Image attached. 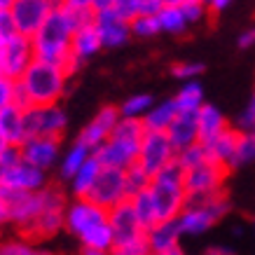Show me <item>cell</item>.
<instances>
[{
    "label": "cell",
    "mask_w": 255,
    "mask_h": 255,
    "mask_svg": "<svg viewBox=\"0 0 255 255\" xmlns=\"http://www.w3.org/2000/svg\"><path fill=\"white\" fill-rule=\"evenodd\" d=\"M68 78L70 73L66 66L35 59L21 78L14 80V103L19 108L61 103L68 89Z\"/></svg>",
    "instance_id": "1"
},
{
    "label": "cell",
    "mask_w": 255,
    "mask_h": 255,
    "mask_svg": "<svg viewBox=\"0 0 255 255\" xmlns=\"http://www.w3.org/2000/svg\"><path fill=\"white\" fill-rule=\"evenodd\" d=\"M75 31H78V16H75V12L56 2L54 12L47 16V21L40 26V31L31 38L35 59L66 66Z\"/></svg>",
    "instance_id": "2"
},
{
    "label": "cell",
    "mask_w": 255,
    "mask_h": 255,
    "mask_svg": "<svg viewBox=\"0 0 255 255\" xmlns=\"http://www.w3.org/2000/svg\"><path fill=\"white\" fill-rule=\"evenodd\" d=\"M143 136H145V127L140 120L120 117L110 138L94 152V157L99 159L103 169H131L133 164L138 162V147Z\"/></svg>",
    "instance_id": "3"
},
{
    "label": "cell",
    "mask_w": 255,
    "mask_h": 255,
    "mask_svg": "<svg viewBox=\"0 0 255 255\" xmlns=\"http://www.w3.org/2000/svg\"><path fill=\"white\" fill-rule=\"evenodd\" d=\"M150 197L157 211V223L159 220H176L180 211L187 204V190H185V171L176 162L169 164L164 171H159L152 183H150Z\"/></svg>",
    "instance_id": "4"
},
{
    "label": "cell",
    "mask_w": 255,
    "mask_h": 255,
    "mask_svg": "<svg viewBox=\"0 0 255 255\" xmlns=\"http://www.w3.org/2000/svg\"><path fill=\"white\" fill-rule=\"evenodd\" d=\"M232 209L227 192H216L209 197H199V199H187L185 209L180 211V216L176 218L180 234L183 237H201L206 234L218 223L223 220Z\"/></svg>",
    "instance_id": "5"
},
{
    "label": "cell",
    "mask_w": 255,
    "mask_h": 255,
    "mask_svg": "<svg viewBox=\"0 0 255 255\" xmlns=\"http://www.w3.org/2000/svg\"><path fill=\"white\" fill-rule=\"evenodd\" d=\"M40 199H42V209H40L35 223L28 227V232L23 234V239L38 241V244L54 239L61 232L66 225V206H68L66 192L54 185H47L45 190H40Z\"/></svg>",
    "instance_id": "6"
},
{
    "label": "cell",
    "mask_w": 255,
    "mask_h": 255,
    "mask_svg": "<svg viewBox=\"0 0 255 255\" xmlns=\"http://www.w3.org/2000/svg\"><path fill=\"white\" fill-rule=\"evenodd\" d=\"M23 124H26V138L45 136V138H63L68 129V115L61 103L52 106H31L23 108Z\"/></svg>",
    "instance_id": "7"
},
{
    "label": "cell",
    "mask_w": 255,
    "mask_h": 255,
    "mask_svg": "<svg viewBox=\"0 0 255 255\" xmlns=\"http://www.w3.org/2000/svg\"><path fill=\"white\" fill-rule=\"evenodd\" d=\"M176 162V150L171 145L169 136L164 131H145L138 147V166L150 178H155L169 164Z\"/></svg>",
    "instance_id": "8"
},
{
    "label": "cell",
    "mask_w": 255,
    "mask_h": 255,
    "mask_svg": "<svg viewBox=\"0 0 255 255\" xmlns=\"http://www.w3.org/2000/svg\"><path fill=\"white\" fill-rule=\"evenodd\" d=\"M108 223V211L101 209L99 204H94L89 199H73L66 206V225L63 230L73 234L78 241H82L89 232H94L96 227Z\"/></svg>",
    "instance_id": "9"
},
{
    "label": "cell",
    "mask_w": 255,
    "mask_h": 255,
    "mask_svg": "<svg viewBox=\"0 0 255 255\" xmlns=\"http://www.w3.org/2000/svg\"><path fill=\"white\" fill-rule=\"evenodd\" d=\"M56 0H14L7 7L12 23L19 35L33 38L40 31V26L47 21V16L54 12Z\"/></svg>",
    "instance_id": "10"
},
{
    "label": "cell",
    "mask_w": 255,
    "mask_h": 255,
    "mask_svg": "<svg viewBox=\"0 0 255 255\" xmlns=\"http://www.w3.org/2000/svg\"><path fill=\"white\" fill-rule=\"evenodd\" d=\"M230 171L216 162H204L194 169L185 171V190L187 199H199V197H209V194L223 192L225 180H227Z\"/></svg>",
    "instance_id": "11"
},
{
    "label": "cell",
    "mask_w": 255,
    "mask_h": 255,
    "mask_svg": "<svg viewBox=\"0 0 255 255\" xmlns=\"http://www.w3.org/2000/svg\"><path fill=\"white\" fill-rule=\"evenodd\" d=\"M87 199L99 204L101 209H115L117 204L127 201V180H124V171L120 169H101L96 183H94L92 192L87 194Z\"/></svg>",
    "instance_id": "12"
},
{
    "label": "cell",
    "mask_w": 255,
    "mask_h": 255,
    "mask_svg": "<svg viewBox=\"0 0 255 255\" xmlns=\"http://www.w3.org/2000/svg\"><path fill=\"white\" fill-rule=\"evenodd\" d=\"M35 61L33 54V42L31 38H23L16 33L14 38H9L7 42H2L0 49V70L2 75L9 80H19L23 75V70Z\"/></svg>",
    "instance_id": "13"
},
{
    "label": "cell",
    "mask_w": 255,
    "mask_h": 255,
    "mask_svg": "<svg viewBox=\"0 0 255 255\" xmlns=\"http://www.w3.org/2000/svg\"><path fill=\"white\" fill-rule=\"evenodd\" d=\"M21 150V159L23 162L33 164L40 171H52L54 166H59L61 159V138H45V136H33L26 138L19 145Z\"/></svg>",
    "instance_id": "14"
},
{
    "label": "cell",
    "mask_w": 255,
    "mask_h": 255,
    "mask_svg": "<svg viewBox=\"0 0 255 255\" xmlns=\"http://www.w3.org/2000/svg\"><path fill=\"white\" fill-rule=\"evenodd\" d=\"M120 117H122L120 115V108H115V106H103V108L82 127L78 140L85 143L92 152H96V150L110 138V133H113V129L117 127Z\"/></svg>",
    "instance_id": "15"
},
{
    "label": "cell",
    "mask_w": 255,
    "mask_h": 255,
    "mask_svg": "<svg viewBox=\"0 0 255 255\" xmlns=\"http://www.w3.org/2000/svg\"><path fill=\"white\" fill-rule=\"evenodd\" d=\"M101 49V40H99V33H96V26L94 23H85V26H78V31L73 35V45H70V56H68V68L70 75H75L82 66L92 61L94 56L99 54Z\"/></svg>",
    "instance_id": "16"
},
{
    "label": "cell",
    "mask_w": 255,
    "mask_h": 255,
    "mask_svg": "<svg viewBox=\"0 0 255 255\" xmlns=\"http://www.w3.org/2000/svg\"><path fill=\"white\" fill-rule=\"evenodd\" d=\"M94 26H96V33H99V40L103 49H115V47H122L131 40V26H129V21L120 19L113 9L96 12Z\"/></svg>",
    "instance_id": "17"
},
{
    "label": "cell",
    "mask_w": 255,
    "mask_h": 255,
    "mask_svg": "<svg viewBox=\"0 0 255 255\" xmlns=\"http://www.w3.org/2000/svg\"><path fill=\"white\" fill-rule=\"evenodd\" d=\"M49 185L47 183V173L45 171L35 169L33 164L28 162H16L7 173V180H5V187L14 190V192H40Z\"/></svg>",
    "instance_id": "18"
},
{
    "label": "cell",
    "mask_w": 255,
    "mask_h": 255,
    "mask_svg": "<svg viewBox=\"0 0 255 255\" xmlns=\"http://www.w3.org/2000/svg\"><path fill=\"white\" fill-rule=\"evenodd\" d=\"M108 223L113 227V234H115V244L117 241H127V239H133V237H140L143 227H140L138 218L133 213L131 209V201L127 199L122 204H117L115 209L108 211Z\"/></svg>",
    "instance_id": "19"
},
{
    "label": "cell",
    "mask_w": 255,
    "mask_h": 255,
    "mask_svg": "<svg viewBox=\"0 0 255 255\" xmlns=\"http://www.w3.org/2000/svg\"><path fill=\"white\" fill-rule=\"evenodd\" d=\"M171 145L176 152L199 143V127H197V113H178L176 120L166 129Z\"/></svg>",
    "instance_id": "20"
},
{
    "label": "cell",
    "mask_w": 255,
    "mask_h": 255,
    "mask_svg": "<svg viewBox=\"0 0 255 255\" xmlns=\"http://www.w3.org/2000/svg\"><path fill=\"white\" fill-rule=\"evenodd\" d=\"M237 140H239V131L234 127H230L220 136H216L209 143H201V145L206 147V155H209L211 162H216L220 166H225L227 171H232L234 155H237Z\"/></svg>",
    "instance_id": "21"
},
{
    "label": "cell",
    "mask_w": 255,
    "mask_h": 255,
    "mask_svg": "<svg viewBox=\"0 0 255 255\" xmlns=\"http://www.w3.org/2000/svg\"><path fill=\"white\" fill-rule=\"evenodd\" d=\"M180 227L176 220H159L150 230H145L147 246L152 253H164V251H173L180 246Z\"/></svg>",
    "instance_id": "22"
},
{
    "label": "cell",
    "mask_w": 255,
    "mask_h": 255,
    "mask_svg": "<svg viewBox=\"0 0 255 255\" xmlns=\"http://www.w3.org/2000/svg\"><path fill=\"white\" fill-rule=\"evenodd\" d=\"M197 127H199V143H209L216 136L230 129L232 124L227 122V117L223 115V110L211 106V103H204L199 110H197Z\"/></svg>",
    "instance_id": "23"
},
{
    "label": "cell",
    "mask_w": 255,
    "mask_h": 255,
    "mask_svg": "<svg viewBox=\"0 0 255 255\" xmlns=\"http://www.w3.org/2000/svg\"><path fill=\"white\" fill-rule=\"evenodd\" d=\"M0 133L7 140V145H21L26 140V124H23V108L16 103L0 110Z\"/></svg>",
    "instance_id": "24"
},
{
    "label": "cell",
    "mask_w": 255,
    "mask_h": 255,
    "mask_svg": "<svg viewBox=\"0 0 255 255\" xmlns=\"http://www.w3.org/2000/svg\"><path fill=\"white\" fill-rule=\"evenodd\" d=\"M94 152L89 150V147L85 145V143H80L78 138L73 140V145L68 147V150H63L61 152V159H59V178L61 180H66V183H70V178L75 176L82 166H85V162L92 157Z\"/></svg>",
    "instance_id": "25"
},
{
    "label": "cell",
    "mask_w": 255,
    "mask_h": 255,
    "mask_svg": "<svg viewBox=\"0 0 255 255\" xmlns=\"http://www.w3.org/2000/svg\"><path fill=\"white\" fill-rule=\"evenodd\" d=\"M178 108H176V101L173 99H164V101H155V106L147 110L145 117L140 120L145 131H164L171 127V122L176 120Z\"/></svg>",
    "instance_id": "26"
},
{
    "label": "cell",
    "mask_w": 255,
    "mask_h": 255,
    "mask_svg": "<svg viewBox=\"0 0 255 255\" xmlns=\"http://www.w3.org/2000/svg\"><path fill=\"white\" fill-rule=\"evenodd\" d=\"M101 169H103V166H101L99 159L94 155L87 159L85 166L70 178V194H73V199H87V194L92 192V187H94V183H96V178H99Z\"/></svg>",
    "instance_id": "27"
},
{
    "label": "cell",
    "mask_w": 255,
    "mask_h": 255,
    "mask_svg": "<svg viewBox=\"0 0 255 255\" xmlns=\"http://www.w3.org/2000/svg\"><path fill=\"white\" fill-rule=\"evenodd\" d=\"M176 101L178 113H197V110L206 103L204 101V87L199 85V80H190V82H183L180 89L173 96Z\"/></svg>",
    "instance_id": "28"
},
{
    "label": "cell",
    "mask_w": 255,
    "mask_h": 255,
    "mask_svg": "<svg viewBox=\"0 0 255 255\" xmlns=\"http://www.w3.org/2000/svg\"><path fill=\"white\" fill-rule=\"evenodd\" d=\"M155 16L157 23H159V33H166V35H183L190 28L180 7H162Z\"/></svg>",
    "instance_id": "29"
},
{
    "label": "cell",
    "mask_w": 255,
    "mask_h": 255,
    "mask_svg": "<svg viewBox=\"0 0 255 255\" xmlns=\"http://www.w3.org/2000/svg\"><path fill=\"white\" fill-rule=\"evenodd\" d=\"M0 255H56V253L45 246H40L38 241L16 237V239L0 241Z\"/></svg>",
    "instance_id": "30"
},
{
    "label": "cell",
    "mask_w": 255,
    "mask_h": 255,
    "mask_svg": "<svg viewBox=\"0 0 255 255\" xmlns=\"http://www.w3.org/2000/svg\"><path fill=\"white\" fill-rule=\"evenodd\" d=\"M129 201H131V209H133V213H136V218H138L143 232L150 230V227L157 223V211H155V204H152V197H150V190L138 192Z\"/></svg>",
    "instance_id": "31"
},
{
    "label": "cell",
    "mask_w": 255,
    "mask_h": 255,
    "mask_svg": "<svg viewBox=\"0 0 255 255\" xmlns=\"http://www.w3.org/2000/svg\"><path fill=\"white\" fill-rule=\"evenodd\" d=\"M155 106V99L152 94H131L127 101H122L120 106V115L129 117V120H143L145 113Z\"/></svg>",
    "instance_id": "32"
},
{
    "label": "cell",
    "mask_w": 255,
    "mask_h": 255,
    "mask_svg": "<svg viewBox=\"0 0 255 255\" xmlns=\"http://www.w3.org/2000/svg\"><path fill=\"white\" fill-rule=\"evenodd\" d=\"M246 164H255V131H239V140H237V155H234V166H246Z\"/></svg>",
    "instance_id": "33"
},
{
    "label": "cell",
    "mask_w": 255,
    "mask_h": 255,
    "mask_svg": "<svg viewBox=\"0 0 255 255\" xmlns=\"http://www.w3.org/2000/svg\"><path fill=\"white\" fill-rule=\"evenodd\" d=\"M131 38H140V40H150L159 35V23H157V16L155 14H138L133 16L131 21Z\"/></svg>",
    "instance_id": "34"
},
{
    "label": "cell",
    "mask_w": 255,
    "mask_h": 255,
    "mask_svg": "<svg viewBox=\"0 0 255 255\" xmlns=\"http://www.w3.org/2000/svg\"><path fill=\"white\" fill-rule=\"evenodd\" d=\"M204 162H209V155H206V147L201 145V143H194V145L176 152V164L183 171H190V169H194V166H199V164H204Z\"/></svg>",
    "instance_id": "35"
},
{
    "label": "cell",
    "mask_w": 255,
    "mask_h": 255,
    "mask_svg": "<svg viewBox=\"0 0 255 255\" xmlns=\"http://www.w3.org/2000/svg\"><path fill=\"white\" fill-rule=\"evenodd\" d=\"M124 180H127V197L129 199L136 197L138 192H145L147 187H150V183H152V178L147 176L138 164H133L131 169L124 171Z\"/></svg>",
    "instance_id": "36"
},
{
    "label": "cell",
    "mask_w": 255,
    "mask_h": 255,
    "mask_svg": "<svg viewBox=\"0 0 255 255\" xmlns=\"http://www.w3.org/2000/svg\"><path fill=\"white\" fill-rule=\"evenodd\" d=\"M150 253L152 251L147 246L145 234L127 239V241H117V244H113V251H110V255H150Z\"/></svg>",
    "instance_id": "37"
},
{
    "label": "cell",
    "mask_w": 255,
    "mask_h": 255,
    "mask_svg": "<svg viewBox=\"0 0 255 255\" xmlns=\"http://www.w3.org/2000/svg\"><path fill=\"white\" fill-rule=\"evenodd\" d=\"M204 73V63L201 61H192V59H185V61H178L171 66V75L180 82H190V80H197Z\"/></svg>",
    "instance_id": "38"
},
{
    "label": "cell",
    "mask_w": 255,
    "mask_h": 255,
    "mask_svg": "<svg viewBox=\"0 0 255 255\" xmlns=\"http://www.w3.org/2000/svg\"><path fill=\"white\" fill-rule=\"evenodd\" d=\"M180 12H183V16H185V21L190 23V26L201 23L211 14L209 7L204 5V0H185V2L180 5Z\"/></svg>",
    "instance_id": "39"
},
{
    "label": "cell",
    "mask_w": 255,
    "mask_h": 255,
    "mask_svg": "<svg viewBox=\"0 0 255 255\" xmlns=\"http://www.w3.org/2000/svg\"><path fill=\"white\" fill-rule=\"evenodd\" d=\"M16 162H21V150L16 145H7L0 152V187H5L9 169H12Z\"/></svg>",
    "instance_id": "40"
},
{
    "label": "cell",
    "mask_w": 255,
    "mask_h": 255,
    "mask_svg": "<svg viewBox=\"0 0 255 255\" xmlns=\"http://www.w3.org/2000/svg\"><path fill=\"white\" fill-rule=\"evenodd\" d=\"M234 129H237V131H241V133L255 131V94L246 101L244 110H241L239 117H237V124H234Z\"/></svg>",
    "instance_id": "41"
},
{
    "label": "cell",
    "mask_w": 255,
    "mask_h": 255,
    "mask_svg": "<svg viewBox=\"0 0 255 255\" xmlns=\"http://www.w3.org/2000/svg\"><path fill=\"white\" fill-rule=\"evenodd\" d=\"M12 103H14V80L2 75L0 78V110L12 106Z\"/></svg>",
    "instance_id": "42"
},
{
    "label": "cell",
    "mask_w": 255,
    "mask_h": 255,
    "mask_svg": "<svg viewBox=\"0 0 255 255\" xmlns=\"http://www.w3.org/2000/svg\"><path fill=\"white\" fill-rule=\"evenodd\" d=\"M14 35H16V28H14V23H12L9 12L7 9H0V45L7 42L9 38H14Z\"/></svg>",
    "instance_id": "43"
},
{
    "label": "cell",
    "mask_w": 255,
    "mask_h": 255,
    "mask_svg": "<svg viewBox=\"0 0 255 255\" xmlns=\"http://www.w3.org/2000/svg\"><path fill=\"white\" fill-rule=\"evenodd\" d=\"M59 5L75 9V12H87V9L96 12V0H59Z\"/></svg>",
    "instance_id": "44"
},
{
    "label": "cell",
    "mask_w": 255,
    "mask_h": 255,
    "mask_svg": "<svg viewBox=\"0 0 255 255\" xmlns=\"http://www.w3.org/2000/svg\"><path fill=\"white\" fill-rule=\"evenodd\" d=\"M239 47L241 49H251V47H255V26H248V28H244V31L239 33Z\"/></svg>",
    "instance_id": "45"
},
{
    "label": "cell",
    "mask_w": 255,
    "mask_h": 255,
    "mask_svg": "<svg viewBox=\"0 0 255 255\" xmlns=\"http://www.w3.org/2000/svg\"><path fill=\"white\" fill-rule=\"evenodd\" d=\"M136 7H138V14H157L162 5L159 0H136Z\"/></svg>",
    "instance_id": "46"
},
{
    "label": "cell",
    "mask_w": 255,
    "mask_h": 255,
    "mask_svg": "<svg viewBox=\"0 0 255 255\" xmlns=\"http://www.w3.org/2000/svg\"><path fill=\"white\" fill-rule=\"evenodd\" d=\"M230 2H232V0H204V5L209 7L211 14H218V12L227 9V7H230Z\"/></svg>",
    "instance_id": "47"
},
{
    "label": "cell",
    "mask_w": 255,
    "mask_h": 255,
    "mask_svg": "<svg viewBox=\"0 0 255 255\" xmlns=\"http://www.w3.org/2000/svg\"><path fill=\"white\" fill-rule=\"evenodd\" d=\"M206 255H234V251L230 246H209Z\"/></svg>",
    "instance_id": "48"
},
{
    "label": "cell",
    "mask_w": 255,
    "mask_h": 255,
    "mask_svg": "<svg viewBox=\"0 0 255 255\" xmlns=\"http://www.w3.org/2000/svg\"><path fill=\"white\" fill-rule=\"evenodd\" d=\"M115 2L117 0H96V12H101V9H110Z\"/></svg>",
    "instance_id": "49"
},
{
    "label": "cell",
    "mask_w": 255,
    "mask_h": 255,
    "mask_svg": "<svg viewBox=\"0 0 255 255\" xmlns=\"http://www.w3.org/2000/svg\"><path fill=\"white\" fill-rule=\"evenodd\" d=\"M185 0H159V5L162 7H180Z\"/></svg>",
    "instance_id": "50"
},
{
    "label": "cell",
    "mask_w": 255,
    "mask_h": 255,
    "mask_svg": "<svg viewBox=\"0 0 255 255\" xmlns=\"http://www.w3.org/2000/svg\"><path fill=\"white\" fill-rule=\"evenodd\" d=\"M80 255H110L108 251H92V248H82Z\"/></svg>",
    "instance_id": "51"
},
{
    "label": "cell",
    "mask_w": 255,
    "mask_h": 255,
    "mask_svg": "<svg viewBox=\"0 0 255 255\" xmlns=\"http://www.w3.org/2000/svg\"><path fill=\"white\" fill-rule=\"evenodd\" d=\"M150 255H185L183 251H180V246L173 248V251H164V253H150Z\"/></svg>",
    "instance_id": "52"
},
{
    "label": "cell",
    "mask_w": 255,
    "mask_h": 255,
    "mask_svg": "<svg viewBox=\"0 0 255 255\" xmlns=\"http://www.w3.org/2000/svg\"><path fill=\"white\" fill-rule=\"evenodd\" d=\"M12 2H14V0H0V9H7Z\"/></svg>",
    "instance_id": "53"
},
{
    "label": "cell",
    "mask_w": 255,
    "mask_h": 255,
    "mask_svg": "<svg viewBox=\"0 0 255 255\" xmlns=\"http://www.w3.org/2000/svg\"><path fill=\"white\" fill-rule=\"evenodd\" d=\"M0 78H2V70H0Z\"/></svg>",
    "instance_id": "54"
},
{
    "label": "cell",
    "mask_w": 255,
    "mask_h": 255,
    "mask_svg": "<svg viewBox=\"0 0 255 255\" xmlns=\"http://www.w3.org/2000/svg\"><path fill=\"white\" fill-rule=\"evenodd\" d=\"M253 227H255V220H253Z\"/></svg>",
    "instance_id": "55"
},
{
    "label": "cell",
    "mask_w": 255,
    "mask_h": 255,
    "mask_svg": "<svg viewBox=\"0 0 255 255\" xmlns=\"http://www.w3.org/2000/svg\"><path fill=\"white\" fill-rule=\"evenodd\" d=\"M0 49H2V45H0Z\"/></svg>",
    "instance_id": "56"
},
{
    "label": "cell",
    "mask_w": 255,
    "mask_h": 255,
    "mask_svg": "<svg viewBox=\"0 0 255 255\" xmlns=\"http://www.w3.org/2000/svg\"><path fill=\"white\" fill-rule=\"evenodd\" d=\"M0 230H2V227H0Z\"/></svg>",
    "instance_id": "57"
},
{
    "label": "cell",
    "mask_w": 255,
    "mask_h": 255,
    "mask_svg": "<svg viewBox=\"0 0 255 255\" xmlns=\"http://www.w3.org/2000/svg\"><path fill=\"white\" fill-rule=\"evenodd\" d=\"M56 2H59V0H56Z\"/></svg>",
    "instance_id": "58"
}]
</instances>
